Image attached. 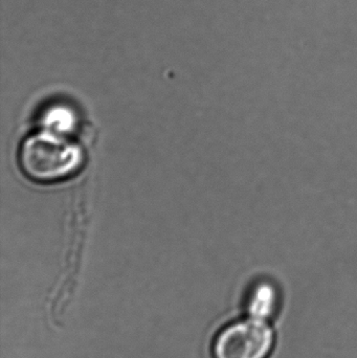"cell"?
I'll list each match as a JSON object with an SVG mask.
<instances>
[{
  "label": "cell",
  "instance_id": "6da1fadb",
  "mask_svg": "<svg viewBox=\"0 0 357 358\" xmlns=\"http://www.w3.org/2000/svg\"><path fill=\"white\" fill-rule=\"evenodd\" d=\"M19 159L25 176L39 183L65 180L75 176L83 164L81 149L50 130L27 138Z\"/></svg>",
  "mask_w": 357,
  "mask_h": 358
},
{
  "label": "cell",
  "instance_id": "7a4b0ae2",
  "mask_svg": "<svg viewBox=\"0 0 357 358\" xmlns=\"http://www.w3.org/2000/svg\"><path fill=\"white\" fill-rule=\"evenodd\" d=\"M277 330L270 322L247 317L222 328L212 344L213 358H270Z\"/></svg>",
  "mask_w": 357,
  "mask_h": 358
},
{
  "label": "cell",
  "instance_id": "3957f363",
  "mask_svg": "<svg viewBox=\"0 0 357 358\" xmlns=\"http://www.w3.org/2000/svg\"><path fill=\"white\" fill-rule=\"evenodd\" d=\"M282 304V289L274 281L258 280L247 294L245 311L247 317L272 322L278 317Z\"/></svg>",
  "mask_w": 357,
  "mask_h": 358
}]
</instances>
